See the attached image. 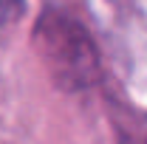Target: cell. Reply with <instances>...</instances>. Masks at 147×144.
<instances>
[{
    "label": "cell",
    "mask_w": 147,
    "mask_h": 144,
    "mask_svg": "<svg viewBox=\"0 0 147 144\" xmlns=\"http://www.w3.org/2000/svg\"><path fill=\"white\" fill-rule=\"evenodd\" d=\"M26 11V0H0V28L17 23Z\"/></svg>",
    "instance_id": "2"
},
{
    "label": "cell",
    "mask_w": 147,
    "mask_h": 144,
    "mask_svg": "<svg viewBox=\"0 0 147 144\" xmlns=\"http://www.w3.org/2000/svg\"><path fill=\"white\" fill-rule=\"evenodd\" d=\"M34 45L59 85L85 88L99 73V54L91 34L59 9H45L34 26Z\"/></svg>",
    "instance_id": "1"
}]
</instances>
